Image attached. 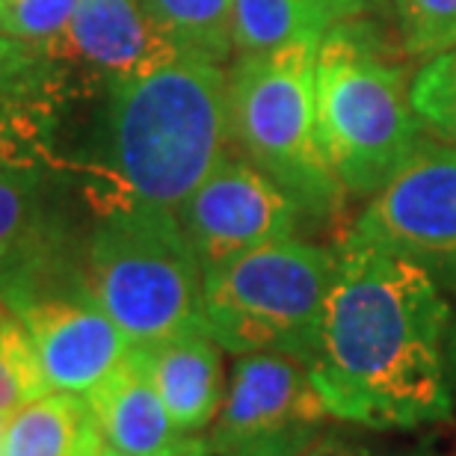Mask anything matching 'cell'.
<instances>
[{"instance_id": "8", "label": "cell", "mask_w": 456, "mask_h": 456, "mask_svg": "<svg viewBox=\"0 0 456 456\" xmlns=\"http://www.w3.org/2000/svg\"><path fill=\"white\" fill-rule=\"evenodd\" d=\"M346 234L397 252L456 299V149L421 136L406 167L370 199Z\"/></svg>"}, {"instance_id": "22", "label": "cell", "mask_w": 456, "mask_h": 456, "mask_svg": "<svg viewBox=\"0 0 456 456\" xmlns=\"http://www.w3.org/2000/svg\"><path fill=\"white\" fill-rule=\"evenodd\" d=\"M299 456H421L418 451H388L382 444L364 442L362 436L346 430H326L308 444Z\"/></svg>"}, {"instance_id": "16", "label": "cell", "mask_w": 456, "mask_h": 456, "mask_svg": "<svg viewBox=\"0 0 456 456\" xmlns=\"http://www.w3.org/2000/svg\"><path fill=\"white\" fill-rule=\"evenodd\" d=\"M145 12L184 53L223 62L234 51V0H142Z\"/></svg>"}, {"instance_id": "10", "label": "cell", "mask_w": 456, "mask_h": 456, "mask_svg": "<svg viewBox=\"0 0 456 456\" xmlns=\"http://www.w3.org/2000/svg\"><path fill=\"white\" fill-rule=\"evenodd\" d=\"M75 95L158 71L184 51L154 24L142 0H80L69 27L42 42Z\"/></svg>"}, {"instance_id": "27", "label": "cell", "mask_w": 456, "mask_h": 456, "mask_svg": "<svg viewBox=\"0 0 456 456\" xmlns=\"http://www.w3.org/2000/svg\"><path fill=\"white\" fill-rule=\"evenodd\" d=\"M199 456H208V453H199Z\"/></svg>"}, {"instance_id": "5", "label": "cell", "mask_w": 456, "mask_h": 456, "mask_svg": "<svg viewBox=\"0 0 456 456\" xmlns=\"http://www.w3.org/2000/svg\"><path fill=\"white\" fill-rule=\"evenodd\" d=\"M317 45L246 53L228 75V127L240 158L294 196L308 220L332 216L344 193L317 136Z\"/></svg>"}, {"instance_id": "7", "label": "cell", "mask_w": 456, "mask_h": 456, "mask_svg": "<svg viewBox=\"0 0 456 456\" xmlns=\"http://www.w3.org/2000/svg\"><path fill=\"white\" fill-rule=\"evenodd\" d=\"M332 421L305 362L281 353L237 355L211 424L214 456H299Z\"/></svg>"}, {"instance_id": "11", "label": "cell", "mask_w": 456, "mask_h": 456, "mask_svg": "<svg viewBox=\"0 0 456 456\" xmlns=\"http://www.w3.org/2000/svg\"><path fill=\"white\" fill-rule=\"evenodd\" d=\"M48 391L89 395L127 359L131 341L86 294H60L15 312Z\"/></svg>"}, {"instance_id": "21", "label": "cell", "mask_w": 456, "mask_h": 456, "mask_svg": "<svg viewBox=\"0 0 456 456\" xmlns=\"http://www.w3.org/2000/svg\"><path fill=\"white\" fill-rule=\"evenodd\" d=\"M80 0H0V33L21 42H48L69 27Z\"/></svg>"}, {"instance_id": "24", "label": "cell", "mask_w": 456, "mask_h": 456, "mask_svg": "<svg viewBox=\"0 0 456 456\" xmlns=\"http://www.w3.org/2000/svg\"><path fill=\"white\" fill-rule=\"evenodd\" d=\"M346 4L353 6V12H355V15H364V12H368V9L373 6V0H346Z\"/></svg>"}, {"instance_id": "14", "label": "cell", "mask_w": 456, "mask_h": 456, "mask_svg": "<svg viewBox=\"0 0 456 456\" xmlns=\"http://www.w3.org/2000/svg\"><path fill=\"white\" fill-rule=\"evenodd\" d=\"M4 456H102L107 448L84 395L48 391L0 415Z\"/></svg>"}, {"instance_id": "25", "label": "cell", "mask_w": 456, "mask_h": 456, "mask_svg": "<svg viewBox=\"0 0 456 456\" xmlns=\"http://www.w3.org/2000/svg\"><path fill=\"white\" fill-rule=\"evenodd\" d=\"M102 456H125V453H118V451H113V448H104Z\"/></svg>"}, {"instance_id": "18", "label": "cell", "mask_w": 456, "mask_h": 456, "mask_svg": "<svg viewBox=\"0 0 456 456\" xmlns=\"http://www.w3.org/2000/svg\"><path fill=\"white\" fill-rule=\"evenodd\" d=\"M42 214V184L33 167L0 154V264L21 246Z\"/></svg>"}, {"instance_id": "4", "label": "cell", "mask_w": 456, "mask_h": 456, "mask_svg": "<svg viewBox=\"0 0 456 456\" xmlns=\"http://www.w3.org/2000/svg\"><path fill=\"white\" fill-rule=\"evenodd\" d=\"M86 297L136 344H158L205 323V270L175 211L113 205L80 246Z\"/></svg>"}, {"instance_id": "13", "label": "cell", "mask_w": 456, "mask_h": 456, "mask_svg": "<svg viewBox=\"0 0 456 456\" xmlns=\"http://www.w3.org/2000/svg\"><path fill=\"white\" fill-rule=\"evenodd\" d=\"M158 395L184 433L199 436L214 424L225 397L223 346L208 326L158 344H131Z\"/></svg>"}, {"instance_id": "12", "label": "cell", "mask_w": 456, "mask_h": 456, "mask_svg": "<svg viewBox=\"0 0 456 456\" xmlns=\"http://www.w3.org/2000/svg\"><path fill=\"white\" fill-rule=\"evenodd\" d=\"M107 448L125 456H199L208 453L202 436L184 433L172 421L154 382L134 350L86 395Z\"/></svg>"}, {"instance_id": "1", "label": "cell", "mask_w": 456, "mask_h": 456, "mask_svg": "<svg viewBox=\"0 0 456 456\" xmlns=\"http://www.w3.org/2000/svg\"><path fill=\"white\" fill-rule=\"evenodd\" d=\"M451 321V297L421 264L344 234L305 362L335 421L379 433L448 421Z\"/></svg>"}, {"instance_id": "17", "label": "cell", "mask_w": 456, "mask_h": 456, "mask_svg": "<svg viewBox=\"0 0 456 456\" xmlns=\"http://www.w3.org/2000/svg\"><path fill=\"white\" fill-rule=\"evenodd\" d=\"M48 395L21 317L0 299V415Z\"/></svg>"}, {"instance_id": "3", "label": "cell", "mask_w": 456, "mask_h": 456, "mask_svg": "<svg viewBox=\"0 0 456 456\" xmlns=\"http://www.w3.org/2000/svg\"><path fill=\"white\" fill-rule=\"evenodd\" d=\"M317 136L344 193L373 199L424 136L412 80L362 21H338L317 45Z\"/></svg>"}, {"instance_id": "6", "label": "cell", "mask_w": 456, "mask_h": 456, "mask_svg": "<svg viewBox=\"0 0 456 456\" xmlns=\"http://www.w3.org/2000/svg\"><path fill=\"white\" fill-rule=\"evenodd\" d=\"M338 252L299 237L205 270V323L234 355L281 353L308 362L321 332Z\"/></svg>"}, {"instance_id": "20", "label": "cell", "mask_w": 456, "mask_h": 456, "mask_svg": "<svg viewBox=\"0 0 456 456\" xmlns=\"http://www.w3.org/2000/svg\"><path fill=\"white\" fill-rule=\"evenodd\" d=\"M412 107L424 134L456 149V48L424 62L412 77Z\"/></svg>"}, {"instance_id": "15", "label": "cell", "mask_w": 456, "mask_h": 456, "mask_svg": "<svg viewBox=\"0 0 456 456\" xmlns=\"http://www.w3.org/2000/svg\"><path fill=\"white\" fill-rule=\"evenodd\" d=\"M346 18H359L346 0H234V51L246 57L294 42H321Z\"/></svg>"}, {"instance_id": "9", "label": "cell", "mask_w": 456, "mask_h": 456, "mask_svg": "<svg viewBox=\"0 0 456 456\" xmlns=\"http://www.w3.org/2000/svg\"><path fill=\"white\" fill-rule=\"evenodd\" d=\"M202 270L252 252L258 246L288 240L308 220L297 199L246 158H225L175 211Z\"/></svg>"}, {"instance_id": "2", "label": "cell", "mask_w": 456, "mask_h": 456, "mask_svg": "<svg viewBox=\"0 0 456 456\" xmlns=\"http://www.w3.org/2000/svg\"><path fill=\"white\" fill-rule=\"evenodd\" d=\"M228 75L216 62L184 53L158 71L118 80L107 89L95 211H178L228 154Z\"/></svg>"}, {"instance_id": "23", "label": "cell", "mask_w": 456, "mask_h": 456, "mask_svg": "<svg viewBox=\"0 0 456 456\" xmlns=\"http://www.w3.org/2000/svg\"><path fill=\"white\" fill-rule=\"evenodd\" d=\"M448 373H451V391L456 406V330H451V341H448Z\"/></svg>"}, {"instance_id": "26", "label": "cell", "mask_w": 456, "mask_h": 456, "mask_svg": "<svg viewBox=\"0 0 456 456\" xmlns=\"http://www.w3.org/2000/svg\"><path fill=\"white\" fill-rule=\"evenodd\" d=\"M0 456H4V448H0Z\"/></svg>"}, {"instance_id": "19", "label": "cell", "mask_w": 456, "mask_h": 456, "mask_svg": "<svg viewBox=\"0 0 456 456\" xmlns=\"http://www.w3.org/2000/svg\"><path fill=\"white\" fill-rule=\"evenodd\" d=\"M409 60L430 62L456 48V0H391Z\"/></svg>"}]
</instances>
